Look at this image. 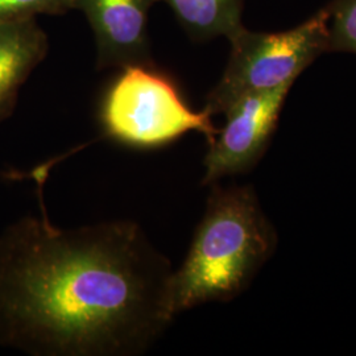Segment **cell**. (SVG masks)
<instances>
[{"label":"cell","mask_w":356,"mask_h":356,"mask_svg":"<svg viewBox=\"0 0 356 356\" xmlns=\"http://www.w3.org/2000/svg\"><path fill=\"white\" fill-rule=\"evenodd\" d=\"M0 234V346L33 356H140L173 322L170 260L138 222L54 226L40 198Z\"/></svg>","instance_id":"6da1fadb"},{"label":"cell","mask_w":356,"mask_h":356,"mask_svg":"<svg viewBox=\"0 0 356 356\" xmlns=\"http://www.w3.org/2000/svg\"><path fill=\"white\" fill-rule=\"evenodd\" d=\"M211 186L188 254L170 276L168 306L173 318L195 306L238 297L277 245L252 186Z\"/></svg>","instance_id":"7a4b0ae2"},{"label":"cell","mask_w":356,"mask_h":356,"mask_svg":"<svg viewBox=\"0 0 356 356\" xmlns=\"http://www.w3.org/2000/svg\"><path fill=\"white\" fill-rule=\"evenodd\" d=\"M329 7L284 32H252L245 26L229 38L231 51L223 76L206 98L207 114H225L254 92L294 83L306 67L329 51Z\"/></svg>","instance_id":"3957f363"},{"label":"cell","mask_w":356,"mask_h":356,"mask_svg":"<svg viewBox=\"0 0 356 356\" xmlns=\"http://www.w3.org/2000/svg\"><path fill=\"white\" fill-rule=\"evenodd\" d=\"M101 120L108 138L140 149L163 147L191 131L210 144L219 132L211 115L193 111L166 76L145 65L123 67L104 97Z\"/></svg>","instance_id":"277c9868"},{"label":"cell","mask_w":356,"mask_h":356,"mask_svg":"<svg viewBox=\"0 0 356 356\" xmlns=\"http://www.w3.org/2000/svg\"><path fill=\"white\" fill-rule=\"evenodd\" d=\"M293 83L248 94L225 111L226 123L209 144L202 185L251 170L268 148Z\"/></svg>","instance_id":"5b68a950"},{"label":"cell","mask_w":356,"mask_h":356,"mask_svg":"<svg viewBox=\"0 0 356 356\" xmlns=\"http://www.w3.org/2000/svg\"><path fill=\"white\" fill-rule=\"evenodd\" d=\"M160 0H74L97 42V67L151 65L148 13Z\"/></svg>","instance_id":"8992f818"},{"label":"cell","mask_w":356,"mask_h":356,"mask_svg":"<svg viewBox=\"0 0 356 356\" xmlns=\"http://www.w3.org/2000/svg\"><path fill=\"white\" fill-rule=\"evenodd\" d=\"M48 51L49 40L36 17L0 26V123L13 116L19 91Z\"/></svg>","instance_id":"52a82bcc"},{"label":"cell","mask_w":356,"mask_h":356,"mask_svg":"<svg viewBox=\"0 0 356 356\" xmlns=\"http://www.w3.org/2000/svg\"><path fill=\"white\" fill-rule=\"evenodd\" d=\"M165 1L194 40L232 38L242 29L244 0H160Z\"/></svg>","instance_id":"ba28073f"},{"label":"cell","mask_w":356,"mask_h":356,"mask_svg":"<svg viewBox=\"0 0 356 356\" xmlns=\"http://www.w3.org/2000/svg\"><path fill=\"white\" fill-rule=\"evenodd\" d=\"M329 7V51L356 54V0H334Z\"/></svg>","instance_id":"9c48e42d"},{"label":"cell","mask_w":356,"mask_h":356,"mask_svg":"<svg viewBox=\"0 0 356 356\" xmlns=\"http://www.w3.org/2000/svg\"><path fill=\"white\" fill-rule=\"evenodd\" d=\"M73 10L74 0H0V26L38 15H61Z\"/></svg>","instance_id":"30bf717a"}]
</instances>
